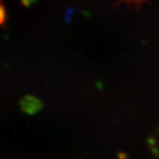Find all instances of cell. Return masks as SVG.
Segmentation results:
<instances>
[{"label":"cell","instance_id":"cell-1","mask_svg":"<svg viewBox=\"0 0 159 159\" xmlns=\"http://www.w3.org/2000/svg\"><path fill=\"white\" fill-rule=\"evenodd\" d=\"M43 102L38 98L32 96H26L20 101V107L22 111L25 113L29 115L37 113L43 108Z\"/></svg>","mask_w":159,"mask_h":159},{"label":"cell","instance_id":"cell-2","mask_svg":"<svg viewBox=\"0 0 159 159\" xmlns=\"http://www.w3.org/2000/svg\"><path fill=\"white\" fill-rule=\"evenodd\" d=\"M7 21V12L4 1L0 0V28H6Z\"/></svg>","mask_w":159,"mask_h":159},{"label":"cell","instance_id":"cell-3","mask_svg":"<svg viewBox=\"0 0 159 159\" xmlns=\"http://www.w3.org/2000/svg\"><path fill=\"white\" fill-rule=\"evenodd\" d=\"M35 1H36V0H20L21 4H22L24 6H26V7H29V6H31L33 4H34V2H35Z\"/></svg>","mask_w":159,"mask_h":159},{"label":"cell","instance_id":"cell-4","mask_svg":"<svg viewBox=\"0 0 159 159\" xmlns=\"http://www.w3.org/2000/svg\"><path fill=\"white\" fill-rule=\"evenodd\" d=\"M124 1L133 4V5H140V4H142L144 1H147V0H124Z\"/></svg>","mask_w":159,"mask_h":159}]
</instances>
